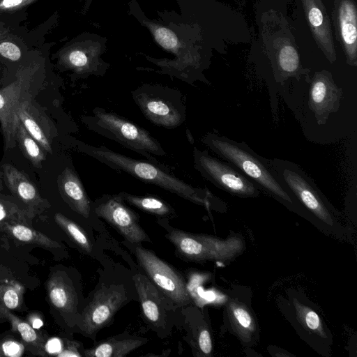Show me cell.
Masks as SVG:
<instances>
[{
    "label": "cell",
    "mask_w": 357,
    "mask_h": 357,
    "mask_svg": "<svg viewBox=\"0 0 357 357\" xmlns=\"http://www.w3.org/2000/svg\"><path fill=\"white\" fill-rule=\"evenodd\" d=\"M202 142L222 160L242 172L259 190L284 204L294 206L295 200L281 183L270 159L258 155L243 142L213 132L203 136Z\"/></svg>",
    "instance_id": "cell-1"
},
{
    "label": "cell",
    "mask_w": 357,
    "mask_h": 357,
    "mask_svg": "<svg viewBox=\"0 0 357 357\" xmlns=\"http://www.w3.org/2000/svg\"><path fill=\"white\" fill-rule=\"evenodd\" d=\"M82 151L113 169L127 172L144 182L155 185L195 204L208 206L213 197L206 189L192 187L149 162L129 158L104 146L83 145Z\"/></svg>",
    "instance_id": "cell-2"
},
{
    "label": "cell",
    "mask_w": 357,
    "mask_h": 357,
    "mask_svg": "<svg viewBox=\"0 0 357 357\" xmlns=\"http://www.w3.org/2000/svg\"><path fill=\"white\" fill-rule=\"evenodd\" d=\"M41 61V53L38 50H33L31 61L17 69L15 80L0 90V123L4 136L5 150L15 146L19 121L17 110L30 98L31 84L40 68Z\"/></svg>",
    "instance_id": "cell-3"
},
{
    "label": "cell",
    "mask_w": 357,
    "mask_h": 357,
    "mask_svg": "<svg viewBox=\"0 0 357 357\" xmlns=\"http://www.w3.org/2000/svg\"><path fill=\"white\" fill-rule=\"evenodd\" d=\"M166 236L174 245L176 252L183 259L192 261L207 260L227 261L241 252L242 240L236 237L220 239L205 234H192L164 226Z\"/></svg>",
    "instance_id": "cell-4"
},
{
    "label": "cell",
    "mask_w": 357,
    "mask_h": 357,
    "mask_svg": "<svg viewBox=\"0 0 357 357\" xmlns=\"http://www.w3.org/2000/svg\"><path fill=\"white\" fill-rule=\"evenodd\" d=\"M93 113V116L86 121L92 130L146 157L165 154L160 143L137 125L101 108H95Z\"/></svg>",
    "instance_id": "cell-5"
},
{
    "label": "cell",
    "mask_w": 357,
    "mask_h": 357,
    "mask_svg": "<svg viewBox=\"0 0 357 357\" xmlns=\"http://www.w3.org/2000/svg\"><path fill=\"white\" fill-rule=\"evenodd\" d=\"M271 165L281 183L309 212L324 223L333 226V219L326 199L314 181L293 162L274 158Z\"/></svg>",
    "instance_id": "cell-6"
},
{
    "label": "cell",
    "mask_w": 357,
    "mask_h": 357,
    "mask_svg": "<svg viewBox=\"0 0 357 357\" xmlns=\"http://www.w3.org/2000/svg\"><path fill=\"white\" fill-rule=\"evenodd\" d=\"M131 244L132 251L139 264L158 289L175 307L188 305L191 298L183 275L150 250L141 247L140 244Z\"/></svg>",
    "instance_id": "cell-7"
},
{
    "label": "cell",
    "mask_w": 357,
    "mask_h": 357,
    "mask_svg": "<svg viewBox=\"0 0 357 357\" xmlns=\"http://www.w3.org/2000/svg\"><path fill=\"white\" fill-rule=\"evenodd\" d=\"M193 157L195 169L217 188L243 198L259 196L260 190L256 185L227 162L197 148Z\"/></svg>",
    "instance_id": "cell-8"
},
{
    "label": "cell",
    "mask_w": 357,
    "mask_h": 357,
    "mask_svg": "<svg viewBox=\"0 0 357 357\" xmlns=\"http://www.w3.org/2000/svg\"><path fill=\"white\" fill-rule=\"evenodd\" d=\"M126 301L127 294L123 286L102 284L82 310L77 324L79 328L85 335H95L109 324Z\"/></svg>",
    "instance_id": "cell-9"
},
{
    "label": "cell",
    "mask_w": 357,
    "mask_h": 357,
    "mask_svg": "<svg viewBox=\"0 0 357 357\" xmlns=\"http://www.w3.org/2000/svg\"><path fill=\"white\" fill-rule=\"evenodd\" d=\"M94 211L98 217L113 226L127 241L134 244L151 242L139 224V216L124 204L119 194L97 200Z\"/></svg>",
    "instance_id": "cell-10"
},
{
    "label": "cell",
    "mask_w": 357,
    "mask_h": 357,
    "mask_svg": "<svg viewBox=\"0 0 357 357\" xmlns=\"http://www.w3.org/2000/svg\"><path fill=\"white\" fill-rule=\"evenodd\" d=\"M308 82V107L317 123L324 125L329 116L339 110L342 89L335 84L332 74L326 70L315 72Z\"/></svg>",
    "instance_id": "cell-11"
},
{
    "label": "cell",
    "mask_w": 357,
    "mask_h": 357,
    "mask_svg": "<svg viewBox=\"0 0 357 357\" xmlns=\"http://www.w3.org/2000/svg\"><path fill=\"white\" fill-rule=\"evenodd\" d=\"M132 280L137 289L144 318L153 328L163 330L168 313L174 305L143 273H136Z\"/></svg>",
    "instance_id": "cell-12"
},
{
    "label": "cell",
    "mask_w": 357,
    "mask_h": 357,
    "mask_svg": "<svg viewBox=\"0 0 357 357\" xmlns=\"http://www.w3.org/2000/svg\"><path fill=\"white\" fill-rule=\"evenodd\" d=\"M333 19L347 63L357 66V9L354 0H335Z\"/></svg>",
    "instance_id": "cell-13"
},
{
    "label": "cell",
    "mask_w": 357,
    "mask_h": 357,
    "mask_svg": "<svg viewBox=\"0 0 357 357\" xmlns=\"http://www.w3.org/2000/svg\"><path fill=\"white\" fill-rule=\"evenodd\" d=\"M314 39L326 59L333 63L337 60L329 17L321 0H301Z\"/></svg>",
    "instance_id": "cell-14"
},
{
    "label": "cell",
    "mask_w": 357,
    "mask_h": 357,
    "mask_svg": "<svg viewBox=\"0 0 357 357\" xmlns=\"http://www.w3.org/2000/svg\"><path fill=\"white\" fill-rule=\"evenodd\" d=\"M133 97L146 119L155 125L173 128L183 122L181 112L164 98L142 91L135 92Z\"/></svg>",
    "instance_id": "cell-15"
},
{
    "label": "cell",
    "mask_w": 357,
    "mask_h": 357,
    "mask_svg": "<svg viewBox=\"0 0 357 357\" xmlns=\"http://www.w3.org/2000/svg\"><path fill=\"white\" fill-rule=\"evenodd\" d=\"M100 47L89 41L75 42L65 46L59 52V61L66 68L77 73H91L96 70Z\"/></svg>",
    "instance_id": "cell-16"
},
{
    "label": "cell",
    "mask_w": 357,
    "mask_h": 357,
    "mask_svg": "<svg viewBox=\"0 0 357 357\" xmlns=\"http://www.w3.org/2000/svg\"><path fill=\"white\" fill-rule=\"evenodd\" d=\"M2 168L7 186L27 208L38 213L48 207V203L22 172L8 163L4 164Z\"/></svg>",
    "instance_id": "cell-17"
},
{
    "label": "cell",
    "mask_w": 357,
    "mask_h": 357,
    "mask_svg": "<svg viewBox=\"0 0 357 357\" xmlns=\"http://www.w3.org/2000/svg\"><path fill=\"white\" fill-rule=\"evenodd\" d=\"M48 296L52 305L61 313L76 312L77 296L74 287L61 272L52 274L47 282Z\"/></svg>",
    "instance_id": "cell-18"
},
{
    "label": "cell",
    "mask_w": 357,
    "mask_h": 357,
    "mask_svg": "<svg viewBox=\"0 0 357 357\" xmlns=\"http://www.w3.org/2000/svg\"><path fill=\"white\" fill-rule=\"evenodd\" d=\"M273 64L275 80L281 85L290 77L299 81L305 76L307 82L310 79V70L302 67L296 49L290 44L284 43L277 50Z\"/></svg>",
    "instance_id": "cell-19"
},
{
    "label": "cell",
    "mask_w": 357,
    "mask_h": 357,
    "mask_svg": "<svg viewBox=\"0 0 357 357\" xmlns=\"http://www.w3.org/2000/svg\"><path fill=\"white\" fill-rule=\"evenodd\" d=\"M61 193L75 212L86 218L91 211L90 202L77 175L69 167H66L59 178Z\"/></svg>",
    "instance_id": "cell-20"
},
{
    "label": "cell",
    "mask_w": 357,
    "mask_h": 357,
    "mask_svg": "<svg viewBox=\"0 0 357 357\" xmlns=\"http://www.w3.org/2000/svg\"><path fill=\"white\" fill-rule=\"evenodd\" d=\"M147 342L137 337H112L84 351L86 357H125Z\"/></svg>",
    "instance_id": "cell-21"
},
{
    "label": "cell",
    "mask_w": 357,
    "mask_h": 357,
    "mask_svg": "<svg viewBox=\"0 0 357 357\" xmlns=\"http://www.w3.org/2000/svg\"><path fill=\"white\" fill-rule=\"evenodd\" d=\"M151 31L156 42L165 50L177 56L178 65L194 66L195 60L186 53L184 45H181L175 33L170 29L152 22H145Z\"/></svg>",
    "instance_id": "cell-22"
},
{
    "label": "cell",
    "mask_w": 357,
    "mask_h": 357,
    "mask_svg": "<svg viewBox=\"0 0 357 357\" xmlns=\"http://www.w3.org/2000/svg\"><path fill=\"white\" fill-rule=\"evenodd\" d=\"M0 231H3L13 238L30 244H34L47 248H56L60 245L46 235L22 223L6 222L0 225Z\"/></svg>",
    "instance_id": "cell-23"
},
{
    "label": "cell",
    "mask_w": 357,
    "mask_h": 357,
    "mask_svg": "<svg viewBox=\"0 0 357 357\" xmlns=\"http://www.w3.org/2000/svg\"><path fill=\"white\" fill-rule=\"evenodd\" d=\"M121 198L129 204L158 217H168L174 213V210L162 199L150 195H134L128 192L119 193Z\"/></svg>",
    "instance_id": "cell-24"
},
{
    "label": "cell",
    "mask_w": 357,
    "mask_h": 357,
    "mask_svg": "<svg viewBox=\"0 0 357 357\" xmlns=\"http://www.w3.org/2000/svg\"><path fill=\"white\" fill-rule=\"evenodd\" d=\"M0 307L4 312L3 314H6L7 319L10 321L13 330L20 333L22 340L33 349V352L38 355L44 356L45 354V344H43V341L35 329L29 324L10 314L1 306Z\"/></svg>",
    "instance_id": "cell-25"
},
{
    "label": "cell",
    "mask_w": 357,
    "mask_h": 357,
    "mask_svg": "<svg viewBox=\"0 0 357 357\" xmlns=\"http://www.w3.org/2000/svg\"><path fill=\"white\" fill-rule=\"evenodd\" d=\"M37 213L29 208H21L16 204L0 199V225L6 222L22 223L31 226Z\"/></svg>",
    "instance_id": "cell-26"
},
{
    "label": "cell",
    "mask_w": 357,
    "mask_h": 357,
    "mask_svg": "<svg viewBox=\"0 0 357 357\" xmlns=\"http://www.w3.org/2000/svg\"><path fill=\"white\" fill-rule=\"evenodd\" d=\"M56 224L65 231L70 239L86 253L92 252V244L85 231L75 222L63 214L54 215Z\"/></svg>",
    "instance_id": "cell-27"
},
{
    "label": "cell",
    "mask_w": 357,
    "mask_h": 357,
    "mask_svg": "<svg viewBox=\"0 0 357 357\" xmlns=\"http://www.w3.org/2000/svg\"><path fill=\"white\" fill-rule=\"evenodd\" d=\"M16 139L19 142L23 153L32 164L37 167H40L45 155L38 144L28 133L20 120L17 121Z\"/></svg>",
    "instance_id": "cell-28"
},
{
    "label": "cell",
    "mask_w": 357,
    "mask_h": 357,
    "mask_svg": "<svg viewBox=\"0 0 357 357\" xmlns=\"http://www.w3.org/2000/svg\"><path fill=\"white\" fill-rule=\"evenodd\" d=\"M28 102L22 104L17 110V116L28 133L47 152L52 153L50 143L35 119L27 110Z\"/></svg>",
    "instance_id": "cell-29"
},
{
    "label": "cell",
    "mask_w": 357,
    "mask_h": 357,
    "mask_svg": "<svg viewBox=\"0 0 357 357\" xmlns=\"http://www.w3.org/2000/svg\"><path fill=\"white\" fill-rule=\"evenodd\" d=\"M231 318L235 327L241 334H250L255 331V324L250 312L245 307L231 303Z\"/></svg>",
    "instance_id": "cell-30"
},
{
    "label": "cell",
    "mask_w": 357,
    "mask_h": 357,
    "mask_svg": "<svg viewBox=\"0 0 357 357\" xmlns=\"http://www.w3.org/2000/svg\"><path fill=\"white\" fill-rule=\"evenodd\" d=\"M26 46L23 38L13 33L0 43V56L10 61H18L23 56V47Z\"/></svg>",
    "instance_id": "cell-31"
},
{
    "label": "cell",
    "mask_w": 357,
    "mask_h": 357,
    "mask_svg": "<svg viewBox=\"0 0 357 357\" xmlns=\"http://www.w3.org/2000/svg\"><path fill=\"white\" fill-rule=\"evenodd\" d=\"M294 304L298 319L309 329L316 332L321 337H326L319 315L310 308L294 300Z\"/></svg>",
    "instance_id": "cell-32"
},
{
    "label": "cell",
    "mask_w": 357,
    "mask_h": 357,
    "mask_svg": "<svg viewBox=\"0 0 357 357\" xmlns=\"http://www.w3.org/2000/svg\"><path fill=\"white\" fill-rule=\"evenodd\" d=\"M22 291L17 284H6L0 285V299L9 310L19 307L22 301Z\"/></svg>",
    "instance_id": "cell-33"
},
{
    "label": "cell",
    "mask_w": 357,
    "mask_h": 357,
    "mask_svg": "<svg viewBox=\"0 0 357 357\" xmlns=\"http://www.w3.org/2000/svg\"><path fill=\"white\" fill-rule=\"evenodd\" d=\"M24 352V345L15 340L0 342V357H20Z\"/></svg>",
    "instance_id": "cell-34"
},
{
    "label": "cell",
    "mask_w": 357,
    "mask_h": 357,
    "mask_svg": "<svg viewBox=\"0 0 357 357\" xmlns=\"http://www.w3.org/2000/svg\"><path fill=\"white\" fill-rule=\"evenodd\" d=\"M38 0H0V15L18 11Z\"/></svg>",
    "instance_id": "cell-35"
},
{
    "label": "cell",
    "mask_w": 357,
    "mask_h": 357,
    "mask_svg": "<svg viewBox=\"0 0 357 357\" xmlns=\"http://www.w3.org/2000/svg\"><path fill=\"white\" fill-rule=\"evenodd\" d=\"M196 341L199 350L204 355L208 356L211 353L212 341L211 334L208 329L202 328Z\"/></svg>",
    "instance_id": "cell-36"
},
{
    "label": "cell",
    "mask_w": 357,
    "mask_h": 357,
    "mask_svg": "<svg viewBox=\"0 0 357 357\" xmlns=\"http://www.w3.org/2000/svg\"><path fill=\"white\" fill-rule=\"evenodd\" d=\"M63 348L62 341L57 337L50 339L44 345L45 353L54 356H57L62 351Z\"/></svg>",
    "instance_id": "cell-37"
},
{
    "label": "cell",
    "mask_w": 357,
    "mask_h": 357,
    "mask_svg": "<svg viewBox=\"0 0 357 357\" xmlns=\"http://www.w3.org/2000/svg\"><path fill=\"white\" fill-rule=\"evenodd\" d=\"M79 344L73 341H66V347L56 356L58 357H80L82 355L78 351Z\"/></svg>",
    "instance_id": "cell-38"
},
{
    "label": "cell",
    "mask_w": 357,
    "mask_h": 357,
    "mask_svg": "<svg viewBox=\"0 0 357 357\" xmlns=\"http://www.w3.org/2000/svg\"><path fill=\"white\" fill-rule=\"evenodd\" d=\"M13 34L9 27L4 22H0V43Z\"/></svg>",
    "instance_id": "cell-39"
},
{
    "label": "cell",
    "mask_w": 357,
    "mask_h": 357,
    "mask_svg": "<svg viewBox=\"0 0 357 357\" xmlns=\"http://www.w3.org/2000/svg\"><path fill=\"white\" fill-rule=\"evenodd\" d=\"M34 329H39L43 326V321L39 317H33L31 319L30 324Z\"/></svg>",
    "instance_id": "cell-40"
},
{
    "label": "cell",
    "mask_w": 357,
    "mask_h": 357,
    "mask_svg": "<svg viewBox=\"0 0 357 357\" xmlns=\"http://www.w3.org/2000/svg\"><path fill=\"white\" fill-rule=\"evenodd\" d=\"M0 274H1V272H0Z\"/></svg>",
    "instance_id": "cell-41"
}]
</instances>
